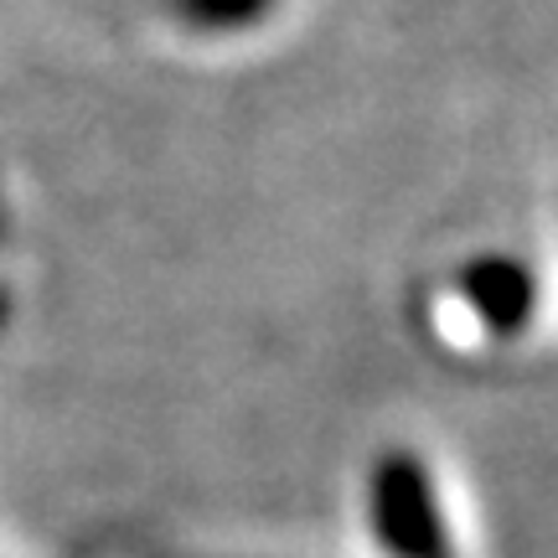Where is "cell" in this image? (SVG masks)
<instances>
[{"mask_svg": "<svg viewBox=\"0 0 558 558\" xmlns=\"http://www.w3.org/2000/svg\"><path fill=\"white\" fill-rule=\"evenodd\" d=\"M264 5H269V0H171V11H177L186 26H197V32L248 26L254 16H264Z\"/></svg>", "mask_w": 558, "mask_h": 558, "instance_id": "3957f363", "label": "cell"}, {"mask_svg": "<svg viewBox=\"0 0 558 558\" xmlns=\"http://www.w3.org/2000/svg\"><path fill=\"white\" fill-rule=\"evenodd\" d=\"M373 512H378L383 543L399 558H450L445 554V527H439L429 481L414 460H383L378 486H373Z\"/></svg>", "mask_w": 558, "mask_h": 558, "instance_id": "6da1fadb", "label": "cell"}, {"mask_svg": "<svg viewBox=\"0 0 558 558\" xmlns=\"http://www.w3.org/2000/svg\"><path fill=\"white\" fill-rule=\"evenodd\" d=\"M465 295H471V305L481 311L486 326L512 331L533 311V279L512 259H476L465 269Z\"/></svg>", "mask_w": 558, "mask_h": 558, "instance_id": "7a4b0ae2", "label": "cell"}]
</instances>
